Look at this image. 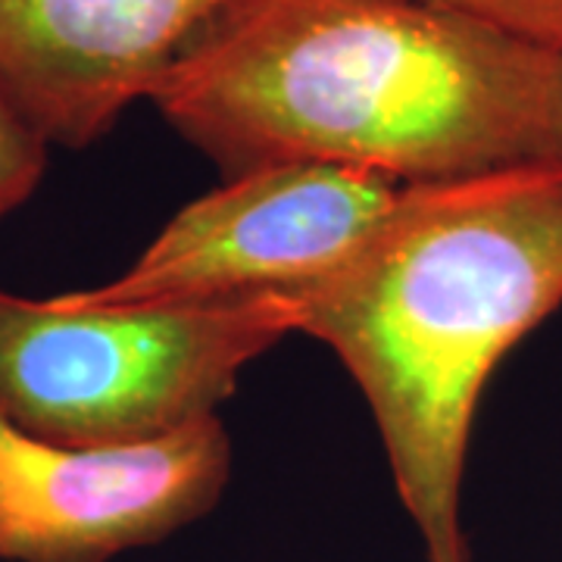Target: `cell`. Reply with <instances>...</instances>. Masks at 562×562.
I'll return each mask as SVG.
<instances>
[{"label":"cell","instance_id":"277c9868","mask_svg":"<svg viewBox=\"0 0 562 562\" xmlns=\"http://www.w3.org/2000/svg\"><path fill=\"white\" fill-rule=\"evenodd\" d=\"M406 188L328 162L225 176L184 203L125 272L69 297L98 306L294 297L341 266L394 213Z\"/></svg>","mask_w":562,"mask_h":562},{"label":"cell","instance_id":"8992f818","mask_svg":"<svg viewBox=\"0 0 562 562\" xmlns=\"http://www.w3.org/2000/svg\"><path fill=\"white\" fill-rule=\"evenodd\" d=\"M232 0H0V91L54 150H88L154 98Z\"/></svg>","mask_w":562,"mask_h":562},{"label":"cell","instance_id":"3957f363","mask_svg":"<svg viewBox=\"0 0 562 562\" xmlns=\"http://www.w3.org/2000/svg\"><path fill=\"white\" fill-rule=\"evenodd\" d=\"M291 335L284 294L98 306L0 288V416L72 447L157 441L220 416L244 369Z\"/></svg>","mask_w":562,"mask_h":562},{"label":"cell","instance_id":"52a82bcc","mask_svg":"<svg viewBox=\"0 0 562 562\" xmlns=\"http://www.w3.org/2000/svg\"><path fill=\"white\" fill-rule=\"evenodd\" d=\"M47 160L50 147L0 91V220L32 201L47 172Z\"/></svg>","mask_w":562,"mask_h":562},{"label":"cell","instance_id":"7a4b0ae2","mask_svg":"<svg viewBox=\"0 0 562 562\" xmlns=\"http://www.w3.org/2000/svg\"><path fill=\"white\" fill-rule=\"evenodd\" d=\"M369 403L425 562H475L465 475L484 391L562 306V162L409 184L394 213L294 294Z\"/></svg>","mask_w":562,"mask_h":562},{"label":"cell","instance_id":"5b68a950","mask_svg":"<svg viewBox=\"0 0 562 562\" xmlns=\"http://www.w3.org/2000/svg\"><path fill=\"white\" fill-rule=\"evenodd\" d=\"M235 450L220 416L157 441L72 447L0 416V562H113L220 506Z\"/></svg>","mask_w":562,"mask_h":562},{"label":"cell","instance_id":"ba28073f","mask_svg":"<svg viewBox=\"0 0 562 562\" xmlns=\"http://www.w3.org/2000/svg\"><path fill=\"white\" fill-rule=\"evenodd\" d=\"M522 38L562 47V0H425Z\"/></svg>","mask_w":562,"mask_h":562},{"label":"cell","instance_id":"6da1fadb","mask_svg":"<svg viewBox=\"0 0 562 562\" xmlns=\"http://www.w3.org/2000/svg\"><path fill=\"white\" fill-rule=\"evenodd\" d=\"M150 103L222 179L328 162L435 184L562 162V47L425 0H232Z\"/></svg>","mask_w":562,"mask_h":562}]
</instances>
